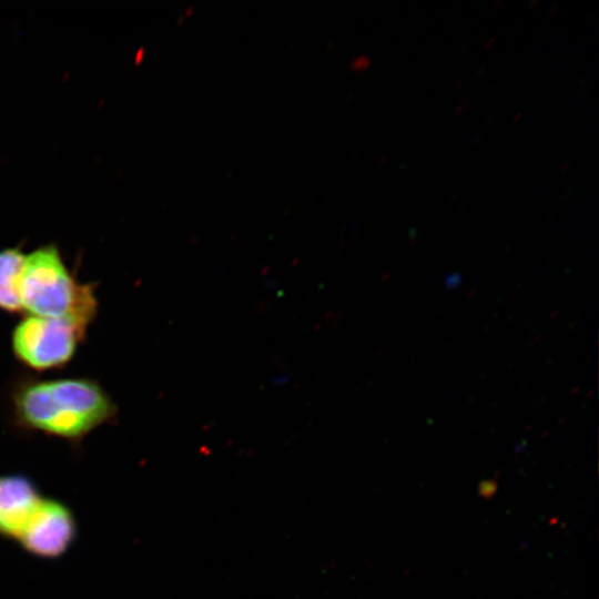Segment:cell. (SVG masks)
<instances>
[{
  "label": "cell",
  "instance_id": "obj_6",
  "mask_svg": "<svg viewBox=\"0 0 599 599\" xmlns=\"http://www.w3.org/2000/svg\"><path fill=\"white\" fill-rule=\"evenodd\" d=\"M24 254L17 247L0 250V309L21 312L19 281Z\"/></svg>",
  "mask_w": 599,
  "mask_h": 599
},
{
  "label": "cell",
  "instance_id": "obj_5",
  "mask_svg": "<svg viewBox=\"0 0 599 599\" xmlns=\"http://www.w3.org/2000/svg\"><path fill=\"white\" fill-rule=\"evenodd\" d=\"M43 497L26 475H0V537L17 542Z\"/></svg>",
  "mask_w": 599,
  "mask_h": 599
},
{
  "label": "cell",
  "instance_id": "obj_3",
  "mask_svg": "<svg viewBox=\"0 0 599 599\" xmlns=\"http://www.w3.org/2000/svg\"><path fill=\"white\" fill-rule=\"evenodd\" d=\"M84 336L65 319L28 315L12 333V349L24 365L45 370L65 365Z\"/></svg>",
  "mask_w": 599,
  "mask_h": 599
},
{
  "label": "cell",
  "instance_id": "obj_2",
  "mask_svg": "<svg viewBox=\"0 0 599 599\" xmlns=\"http://www.w3.org/2000/svg\"><path fill=\"white\" fill-rule=\"evenodd\" d=\"M19 296L29 315L69 321L84 334L98 307L93 285L78 283L53 245L24 256Z\"/></svg>",
  "mask_w": 599,
  "mask_h": 599
},
{
  "label": "cell",
  "instance_id": "obj_4",
  "mask_svg": "<svg viewBox=\"0 0 599 599\" xmlns=\"http://www.w3.org/2000/svg\"><path fill=\"white\" fill-rule=\"evenodd\" d=\"M78 522L63 501L43 497L17 542L30 555L42 559L63 556L75 542Z\"/></svg>",
  "mask_w": 599,
  "mask_h": 599
},
{
  "label": "cell",
  "instance_id": "obj_1",
  "mask_svg": "<svg viewBox=\"0 0 599 599\" xmlns=\"http://www.w3.org/2000/svg\"><path fill=\"white\" fill-rule=\"evenodd\" d=\"M11 400L22 428L71 443H80L118 414L110 395L89 378L22 380L14 387Z\"/></svg>",
  "mask_w": 599,
  "mask_h": 599
}]
</instances>
